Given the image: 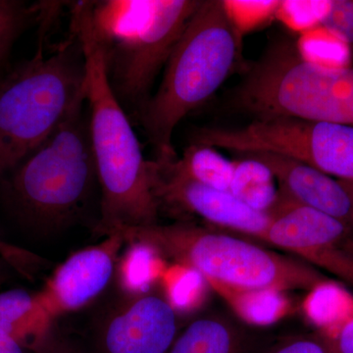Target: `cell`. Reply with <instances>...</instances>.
I'll use <instances>...</instances> for the list:
<instances>
[{"mask_svg": "<svg viewBox=\"0 0 353 353\" xmlns=\"http://www.w3.org/2000/svg\"><path fill=\"white\" fill-rule=\"evenodd\" d=\"M320 26L353 46V0H332L331 8Z\"/></svg>", "mask_w": 353, "mask_h": 353, "instance_id": "obj_25", "label": "cell"}, {"mask_svg": "<svg viewBox=\"0 0 353 353\" xmlns=\"http://www.w3.org/2000/svg\"><path fill=\"white\" fill-rule=\"evenodd\" d=\"M305 312L320 336H329L352 317L353 294L338 283L327 281L310 290Z\"/></svg>", "mask_w": 353, "mask_h": 353, "instance_id": "obj_17", "label": "cell"}, {"mask_svg": "<svg viewBox=\"0 0 353 353\" xmlns=\"http://www.w3.org/2000/svg\"><path fill=\"white\" fill-rule=\"evenodd\" d=\"M208 285L250 324L266 326L281 319L288 311L287 299L278 290H241L213 282Z\"/></svg>", "mask_w": 353, "mask_h": 353, "instance_id": "obj_15", "label": "cell"}, {"mask_svg": "<svg viewBox=\"0 0 353 353\" xmlns=\"http://www.w3.org/2000/svg\"><path fill=\"white\" fill-rule=\"evenodd\" d=\"M0 281H1V276H0Z\"/></svg>", "mask_w": 353, "mask_h": 353, "instance_id": "obj_34", "label": "cell"}, {"mask_svg": "<svg viewBox=\"0 0 353 353\" xmlns=\"http://www.w3.org/2000/svg\"><path fill=\"white\" fill-rule=\"evenodd\" d=\"M26 350L6 334L0 333V353H25Z\"/></svg>", "mask_w": 353, "mask_h": 353, "instance_id": "obj_30", "label": "cell"}, {"mask_svg": "<svg viewBox=\"0 0 353 353\" xmlns=\"http://www.w3.org/2000/svg\"><path fill=\"white\" fill-rule=\"evenodd\" d=\"M179 336L176 311L166 297H131L97 333L95 353H168Z\"/></svg>", "mask_w": 353, "mask_h": 353, "instance_id": "obj_10", "label": "cell"}, {"mask_svg": "<svg viewBox=\"0 0 353 353\" xmlns=\"http://www.w3.org/2000/svg\"><path fill=\"white\" fill-rule=\"evenodd\" d=\"M343 246H345V250L353 256V236H347V238L343 241Z\"/></svg>", "mask_w": 353, "mask_h": 353, "instance_id": "obj_32", "label": "cell"}, {"mask_svg": "<svg viewBox=\"0 0 353 353\" xmlns=\"http://www.w3.org/2000/svg\"><path fill=\"white\" fill-rule=\"evenodd\" d=\"M306 61L324 66H350V46L319 26L301 34L296 43Z\"/></svg>", "mask_w": 353, "mask_h": 353, "instance_id": "obj_20", "label": "cell"}, {"mask_svg": "<svg viewBox=\"0 0 353 353\" xmlns=\"http://www.w3.org/2000/svg\"><path fill=\"white\" fill-rule=\"evenodd\" d=\"M201 0H102L90 3L92 34L123 108L139 113L155 79Z\"/></svg>", "mask_w": 353, "mask_h": 353, "instance_id": "obj_3", "label": "cell"}, {"mask_svg": "<svg viewBox=\"0 0 353 353\" xmlns=\"http://www.w3.org/2000/svg\"><path fill=\"white\" fill-rule=\"evenodd\" d=\"M192 143L236 155L292 158L340 181H353V126L290 117L259 118L243 127L203 128Z\"/></svg>", "mask_w": 353, "mask_h": 353, "instance_id": "obj_7", "label": "cell"}, {"mask_svg": "<svg viewBox=\"0 0 353 353\" xmlns=\"http://www.w3.org/2000/svg\"><path fill=\"white\" fill-rule=\"evenodd\" d=\"M228 18L236 37L243 43V37L276 20L277 0H222Z\"/></svg>", "mask_w": 353, "mask_h": 353, "instance_id": "obj_21", "label": "cell"}, {"mask_svg": "<svg viewBox=\"0 0 353 353\" xmlns=\"http://www.w3.org/2000/svg\"><path fill=\"white\" fill-rule=\"evenodd\" d=\"M1 78H2V76H1V75H0V80H1Z\"/></svg>", "mask_w": 353, "mask_h": 353, "instance_id": "obj_33", "label": "cell"}, {"mask_svg": "<svg viewBox=\"0 0 353 353\" xmlns=\"http://www.w3.org/2000/svg\"><path fill=\"white\" fill-rule=\"evenodd\" d=\"M272 353H334L321 336L290 341Z\"/></svg>", "mask_w": 353, "mask_h": 353, "instance_id": "obj_27", "label": "cell"}, {"mask_svg": "<svg viewBox=\"0 0 353 353\" xmlns=\"http://www.w3.org/2000/svg\"><path fill=\"white\" fill-rule=\"evenodd\" d=\"M130 248L117 262V280L127 296L136 297L150 292L152 283L162 273L159 253L141 241L130 243Z\"/></svg>", "mask_w": 353, "mask_h": 353, "instance_id": "obj_18", "label": "cell"}, {"mask_svg": "<svg viewBox=\"0 0 353 353\" xmlns=\"http://www.w3.org/2000/svg\"><path fill=\"white\" fill-rule=\"evenodd\" d=\"M332 0H284L279 3L276 20L290 31L304 34L321 25Z\"/></svg>", "mask_w": 353, "mask_h": 353, "instance_id": "obj_22", "label": "cell"}, {"mask_svg": "<svg viewBox=\"0 0 353 353\" xmlns=\"http://www.w3.org/2000/svg\"><path fill=\"white\" fill-rule=\"evenodd\" d=\"M234 160L233 179L229 192L248 208L270 213L281 199L275 178L266 165L252 157Z\"/></svg>", "mask_w": 353, "mask_h": 353, "instance_id": "obj_14", "label": "cell"}, {"mask_svg": "<svg viewBox=\"0 0 353 353\" xmlns=\"http://www.w3.org/2000/svg\"><path fill=\"white\" fill-rule=\"evenodd\" d=\"M192 269L176 265L165 273L164 281L168 301L174 308L188 307L196 303L199 282L192 275Z\"/></svg>", "mask_w": 353, "mask_h": 353, "instance_id": "obj_24", "label": "cell"}, {"mask_svg": "<svg viewBox=\"0 0 353 353\" xmlns=\"http://www.w3.org/2000/svg\"><path fill=\"white\" fill-rule=\"evenodd\" d=\"M270 214L271 224L264 241L297 255L353 288V256L343 246L345 239L353 234L352 227L297 203L282 192Z\"/></svg>", "mask_w": 353, "mask_h": 353, "instance_id": "obj_8", "label": "cell"}, {"mask_svg": "<svg viewBox=\"0 0 353 353\" xmlns=\"http://www.w3.org/2000/svg\"><path fill=\"white\" fill-rule=\"evenodd\" d=\"M125 243L122 234L113 232L102 243L79 250L57 267L39 292L53 320L85 307L103 292Z\"/></svg>", "mask_w": 353, "mask_h": 353, "instance_id": "obj_11", "label": "cell"}, {"mask_svg": "<svg viewBox=\"0 0 353 353\" xmlns=\"http://www.w3.org/2000/svg\"><path fill=\"white\" fill-rule=\"evenodd\" d=\"M85 103V94L61 125L8 173L9 199L34 227L55 231L68 226L83 212L99 181Z\"/></svg>", "mask_w": 353, "mask_h": 353, "instance_id": "obj_5", "label": "cell"}, {"mask_svg": "<svg viewBox=\"0 0 353 353\" xmlns=\"http://www.w3.org/2000/svg\"><path fill=\"white\" fill-rule=\"evenodd\" d=\"M236 157H252L262 162L272 172L285 196L343 221L353 229V201L340 181L282 155L248 153Z\"/></svg>", "mask_w": 353, "mask_h": 353, "instance_id": "obj_12", "label": "cell"}, {"mask_svg": "<svg viewBox=\"0 0 353 353\" xmlns=\"http://www.w3.org/2000/svg\"><path fill=\"white\" fill-rule=\"evenodd\" d=\"M39 6L28 7L24 2L0 0V64L6 61L13 43Z\"/></svg>", "mask_w": 353, "mask_h": 353, "instance_id": "obj_23", "label": "cell"}, {"mask_svg": "<svg viewBox=\"0 0 353 353\" xmlns=\"http://www.w3.org/2000/svg\"><path fill=\"white\" fill-rule=\"evenodd\" d=\"M90 2L72 6V34L85 58V101L97 179L101 190L99 236L128 227L157 224L159 206L138 137L109 82L103 54L90 22Z\"/></svg>", "mask_w": 353, "mask_h": 353, "instance_id": "obj_1", "label": "cell"}, {"mask_svg": "<svg viewBox=\"0 0 353 353\" xmlns=\"http://www.w3.org/2000/svg\"><path fill=\"white\" fill-rule=\"evenodd\" d=\"M34 353H85L51 329L43 345Z\"/></svg>", "mask_w": 353, "mask_h": 353, "instance_id": "obj_29", "label": "cell"}, {"mask_svg": "<svg viewBox=\"0 0 353 353\" xmlns=\"http://www.w3.org/2000/svg\"><path fill=\"white\" fill-rule=\"evenodd\" d=\"M0 257L6 260L24 277L32 279L39 268L43 266V260L23 248L7 243L0 234Z\"/></svg>", "mask_w": 353, "mask_h": 353, "instance_id": "obj_26", "label": "cell"}, {"mask_svg": "<svg viewBox=\"0 0 353 353\" xmlns=\"http://www.w3.org/2000/svg\"><path fill=\"white\" fill-rule=\"evenodd\" d=\"M340 183L343 185V187L345 188V190H347L353 201V181H340Z\"/></svg>", "mask_w": 353, "mask_h": 353, "instance_id": "obj_31", "label": "cell"}, {"mask_svg": "<svg viewBox=\"0 0 353 353\" xmlns=\"http://www.w3.org/2000/svg\"><path fill=\"white\" fill-rule=\"evenodd\" d=\"M50 57L41 48L0 80V178L61 125L85 94V67L75 34Z\"/></svg>", "mask_w": 353, "mask_h": 353, "instance_id": "obj_6", "label": "cell"}, {"mask_svg": "<svg viewBox=\"0 0 353 353\" xmlns=\"http://www.w3.org/2000/svg\"><path fill=\"white\" fill-rule=\"evenodd\" d=\"M334 353H353V316L327 336H322Z\"/></svg>", "mask_w": 353, "mask_h": 353, "instance_id": "obj_28", "label": "cell"}, {"mask_svg": "<svg viewBox=\"0 0 353 353\" xmlns=\"http://www.w3.org/2000/svg\"><path fill=\"white\" fill-rule=\"evenodd\" d=\"M174 165L192 180L213 189L229 192L233 179L234 161L227 159L214 148L192 143Z\"/></svg>", "mask_w": 353, "mask_h": 353, "instance_id": "obj_19", "label": "cell"}, {"mask_svg": "<svg viewBox=\"0 0 353 353\" xmlns=\"http://www.w3.org/2000/svg\"><path fill=\"white\" fill-rule=\"evenodd\" d=\"M241 51L222 0L201 1L165 65L157 92L139 113L158 159L178 157L173 145L176 126L219 90Z\"/></svg>", "mask_w": 353, "mask_h": 353, "instance_id": "obj_2", "label": "cell"}, {"mask_svg": "<svg viewBox=\"0 0 353 353\" xmlns=\"http://www.w3.org/2000/svg\"><path fill=\"white\" fill-rule=\"evenodd\" d=\"M175 159L157 158L148 161L152 189L159 210L167 208L173 212L190 213L216 226L264 241L271 214L248 208L230 192L192 180L176 168Z\"/></svg>", "mask_w": 353, "mask_h": 353, "instance_id": "obj_9", "label": "cell"}, {"mask_svg": "<svg viewBox=\"0 0 353 353\" xmlns=\"http://www.w3.org/2000/svg\"><path fill=\"white\" fill-rule=\"evenodd\" d=\"M238 332L227 323L202 318L179 334L168 353H243Z\"/></svg>", "mask_w": 353, "mask_h": 353, "instance_id": "obj_16", "label": "cell"}, {"mask_svg": "<svg viewBox=\"0 0 353 353\" xmlns=\"http://www.w3.org/2000/svg\"><path fill=\"white\" fill-rule=\"evenodd\" d=\"M53 327L38 294L12 290L0 294V333L34 353Z\"/></svg>", "mask_w": 353, "mask_h": 353, "instance_id": "obj_13", "label": "cell"}, {"mask_svg": "<svg viewBox=\"0 0 353 353\" xmlns=\"http://www.w3.org/2000/svg\"><path fill=\"white\" fill-rule=\"evenodd\" d=\"M126 243L141 241L199 273L208 283L241 290L315 289L331 280L303 261L231 234L189 223L120 228ZM113 233V232H112Z\"/></svg>", "mask_w": 353, "mask_h": 353, "instance_id": "obj_4", "label": "cell"}]
</instances>
